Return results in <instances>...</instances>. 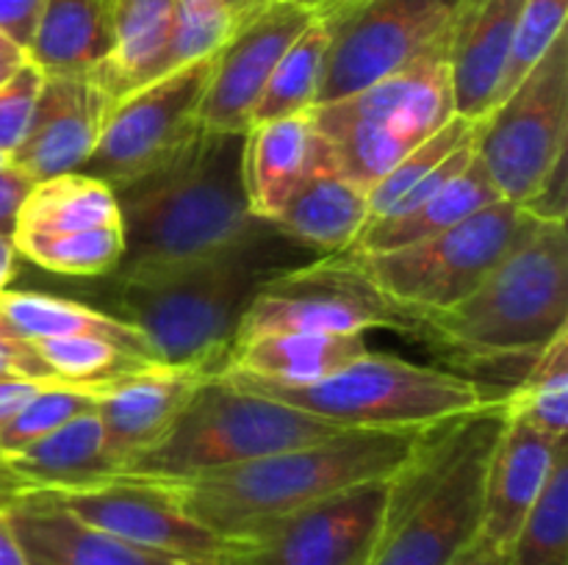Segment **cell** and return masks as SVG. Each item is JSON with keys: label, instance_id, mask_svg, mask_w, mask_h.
Segmentation results:
<instances>
[{"label": "cell", "instance_id": "1", "mask_svg": "<svg viewBox=\"0 0 568 565\" xmlns=\"http://www.w3.org/2000/svg\"><path fill=\"white\" fill-rule=\"evenodd\" d=\"M125 255L114 277L239 253L277 236L244 188V133L200 127L166 164L114 188Z\"/></svg>", "mask_w": 568, "mask_h": 565}, {"label": "cell", "instance_id": "2", "mask_svg": "<svg viewBox=\"0 0 568 565\" xmlns=\"http://www.w3.org/2000/svg\"><path fill=\"white\" fill-rule=\"evenodd\" d=\"M430 430H342L316 443L170 485L186 513L233 548V543L320 499L364 482L392 480Z\"/></svg>", "mask_w": 568, "mask_h": 565}, {"label": "cell", "instance_id": "3", "mask_svg": "<svg viewBox=\"0 0 568 565\" xmlns=\"http://www.w3.org/2000/svg\"><path fill=\"white\" fill-rule=\"evenodd\" d=\"M503 421L499 397L430 430L392 476L386 526L369 565H455L480 541L486 469Z\"/></svg>", "mask_w": 568, "mask_h": 565}, {"label": "cell", "instance_id": "4", "mask_svg": "<svg viewBox=\"0 0 568 565\" xmlns=\"http://www.w3.org/2000/svg\"><path fill=\"white\" fill-rule=\"evenodd\" d=\"M275 238L220 258L114 277L116 316L148 338L161 366H197L220 374L239 319L255 288L286 266Z\"/></svg>", "mask_w": 568, "mask_h": 565}, {"label": "cell", "instance_id": "5", "mask_svg": "<svg viewBox=\"0 0 568 565\" xmlns=\"http://www.w3.org/2000/svg\"><path fill=\"white\" fill-rule=\"evenodd\" d=\"M568 330L566 225L536 222L491 275L447 310L416 316V338L471 363L532 358Z\"/></svg>", "mask_w": 568, "mask_h": 565}, {"label": "cell", "instance_id": "6", "mask_svg": "<svg viewBox=\"0 0 568 565\" xmlns=\"http://www.w3.org/2000/svg\"><path fill=\"white\" fill-rule=\"evenodd\" d=\"M244 391L288 404L338 430H430L499 399L471 377L366 349L327 377L303 386L222 374Z\"/></svg>", "mask_w": 568, "mask_h": 565}, {"label": "cell", "instance_id": "7", "mask_svg": "<svg viewBox=\"0 0 568 565\" xmlns=\"http://www.w3.org/2000/svg\"><path fill=\"white\" fill-rule=\"evenodd\" d=\"M336 424L209 374L172 430L120 476L183 482L336 435Z\"/></svg>", "mask_w": 568, "mask_h": 565}, {"label": "cell", "instance_id": "8", "mask_svg": "<svg viewBox=\"0 0 568 565\" xmlns=\"http://www.w3.org/2000/svg\"><path fill=\"white\" fill-rule=\"evenodd\" d=\"M532 225L510 199H497L430 238L388 249L355 253L377 291L408 316L436 314L469 297Z\"/></svg>", "mask_w": 568, "mask_h": 565}, {"label": "cell", "instance_id": "9", "mask_svg": "<svg viewBox=\"0 0 568 565\" xmlns=\"http://www.w3.org/2000/svg\"><path fill=\"white\" fill-rule=\"evenodd\" d=\"M397 330L416 336V319L394 308L353 249L272 271L239 319L236 343L272 332ZM231 347V349H233Z\"/></svg>", "mask_w": 568, "mask_h": 565}, {"label": "cell", "instance_id": "10", "mask_svg": "<svg viewBox=\"0 0 568 565\" xmlns=\"http://www.w3.org/2000/svg\"><path fill=\"white\" fill-rule=\"evenodd\" d=\"M471 147L499 197L516 205L568 153V33L475 122Z\"/></svg>", "mask_w": 568, "mask_h": 565}, {"label": "cell", "instance_id": "11", "mask_svg": "<svg viewBox=\"0 0 568 565\" xmlns=\"http://www.w3.org/2000/svg\"><path fill=\"white\" fill-rule=\"evenodd\" d=\"M11 242L20 258L53 275H114L125 255L116 192L87 172L33 183L17 210Z\"/></svg>", "mask_w": 568, "mask_h": 565}, {"label": "cell", "instance_id": "12", "mask_svg": "<svg viewBox=\"0 0 568 565\" xmlns=\"http://www.w3.org/2000/svg\"><path fill=\"white\" fill-rule=\"evenodd\" d=\"M460 6L464 0H353L322 17L331 39L316 105L361 92L444 48Z\"/></svg>", "mask_w": 568, "mask_h": 565}, {"label": "cell", "instance_id": "13", "mask_svg": "<svg viewBox=\"0 0 568 565\" xmlns=\"http://www.w3.org/2000/svg\"><path fill=\"white\" fill-rule=\"evenodd\" d=\"M211 59L194 61L116 97L105 109L98 142L81 172L120 188L166 164L200 131Z\"/></svg>", "mask_w": 568, "mask_h": 565}, {"label": "cell", "instance_id": "14", "mask_svg": "<svg viewBox=\"0 0 568 565\" xmlns=\"http://www.w3.org/2000/svg\"><path fill=\"white\" fill-rule=\"evenodd\" d=\"M392 480L364 482L233 543L242 565H369L386 526Z\"/></svg>", "mask_w": 568, "mask_h": 565}, {"label": "cell", "instance_id": "15", "mask_svg": "<svg viewBox=\"0 0 568 565\" xmlns=\"http://www.w3.org/2000/svg\"><path fill=\"white\" fill-rule=\"evenodd\" d=\"M28 493H39L83 524L139 548L189 559H220L231 554V546L222 537L186 513L170 482L111 476L92 485Z\"/></svg>", "mask_w": 568, "mask_h": 565}, {"label": "cell", "instance_id": "16", "mask_svg": "<svg viewBox=\"0 0 568 565\" xmlns=\"http://www.w3.org/2000/svg\"><path fill=\"white\" fill-rule=\"evenodd\" d=\"M311 20L314 14L297 0H270L244 17L211 59L209 86L200 105V127L216 133H247L255 103L272 70Z\"/></svg>", "mask_w": 568, "mask_h": 565}, {"label": "cell", "instance_id": "17", "mask_svg": "<svg viewBox=\"0 0 568 565\" xmlns=\"http://www.w3.org/2000/svg\"><path fill=\"white\" fill-rule=\"evenodd\" d=\"M109 105L92 75H44L33 120L9 164L31 183L81 172Z\"/></svg>", "mask_w": 568, "mask_h": 565}, {"label": "cell", "instance_id": "18", "mask_svg": "<svg viewBox=\"0 0 568 565\" xmlns=\"http://www.w3.org/2000/svg\"><path fill=\"white\" fill-rule=\"evenodd\" d=\"M3 513L28 565H216L222 559H189L139 548L83 524L39 493H9Z\"/></svg>", "mask_w": 568, "mask_h": 565}, {"label": "cell", "instance_id": "19", "mask_svg": "<svg viewBox=\"0 0 568 565\" xmlns=\"http://www.w3.org/2000/svg\"><path fill=\"white\" fill-rule=\"evenodd\" d=\"M209 374L214 371L197 366H150L100 388L94 413L103 421L109 446L122 469L172 430Z\"/></svg>", "mask_w": 568, "mask_h": 565}, {"label": "cell", "instance_id": "20", "mask_svg": "<svg viewBox=\"0 0 568 565\" xmlns=\"http://www.w3.org/2000/svg\"><path fill=\"white\" fill-rule=\"evenodd\" d=\"M566 452L568 438H549L521 415L505 413L486 469V513L480 541L499 548L514 543L521 521L541 496L555 463Z\"/></svg>", "mask_w": 568, "mask_h": 565}, {"label": "cell", "instance_id": "21", "mask_svg": "<svg viewBox=\"0 0 568 565\" xmlns=\"http://www.w3.org/2000/svg\"><path fill=\"white\" fill-rule=\"evenodd\" d=\"M525 0H464L447 44L455 114L477 122L499 103Z\"/></svg>", "mask_w": 568, "mask_h": 565}, {"label": "cell", "instance_id": "22", "mask_svg": "<svg viewBox=\"0 0 568 565\" xmlns=\"http://www.w3.org/2000/svg\"><path fill=\"white\" fill-rule=\"evenodd\" d=\"M369 219V192L338 170L320 136L314 164L286 199L275 227L303 249L333 255L353 249Z\"/></svg>", "mask_w": 568, "mask_h": 565}, {"label": "cell", "instance_id": "23", "mask_svg": "<svg viewBox=\"0 0 568 565\" xmlns=\"http://www.w3.org/2000/svg\"><path fill=\"white\" fill-rule=\"evenodd\" d=\"M120 471L103 421L89 410L0 460V491L6 496L20 491H64L111 480Z\"/></svg>", "mask_w": 568, "mask_h": 565}, {"label": "cell", "instance_id": "24", "mask_svg": "<svg viewBox=\"0 0 568 565\" xmlns=\"http://www.w3.org/2000/svg\"><path fill=\"white\" fill-rule=\"evenodd\" d=\"M320 136L308 114L258 122L244 133V188L253 214L275 225L316 158Z\"/></svg>", "mask_w": 568, "mask_h": 565}, {"label": "cell", "instance_id": "25", "mask_svg": "<svg viewBox=\"0 0 568 565\" xmlns=\"http://www.w3.org/2000/svg\"><path fill=\"white\" fill-rule=\"evenodd\" d=\"M114 48V0H44L28 42L42 75H92Z\"/></svg>", "mask_w": 568, "mask_h": 565}, {"label": "cell", "instance_id": "26", "mask_svg": "<svg viewBox=\"0 0 568 565\" xmlns=\"http://www.w3.org/2000/svg\"><path fill=\"white\" fill-rule=\"evenodd\" d=\"M366 349V338L355 332H272L236 343L220 374L303 386L327 377Z\"/></svg>", "mask_w": 568, "mask_h": 565}, {"label": "cell", "instance_id": "27", "mask_svg": "<svg viewBox=\"0 0 568 565\" xmlns=\"http://www.w3.org/2000/svg\"><path fill=\"white\" fill-rule=\"evenodd\" d=\"M497 199H503L499 197L497 186H494L491 177L486 175V170H483V164L477 161V155L471 153L469 164H466L458 175H453L447 183H442L436 192L427 194V197L422 199V203H416L414 208L388 216V219L372 222V225L361 233L358 242L353 244V253H388V249L408 247V244L430 238L436 236V233L447 230V227L458 225L466 216L477 214V210L497 203Z\"/></svg>", "mask_w": 568, "mask_h": 565}, {"label": "cell", "instance_id": "28", "mask_svg": "<svg viewBox=\"0 0 568 565\" xmlns=\"http://www.w3.org/2000/svg\"><path fill=\"white\" fill-rule=\"evenodd\" d=\"M178 0H114V48L92 72L109 103L159 78Z\"/></svg>", "mask_w": 568, "mask_h": 565}, {"label": "cell", "instance_id": "29", "mask_svg": "<svg viewBox=\"0 0 568 565\" xmlns=\"http://www.w3.org/2000/svg\"><path fill=\"white\" fill-rule=\"evenodd\" d=\"M0 314L9 319V325L20 336L31 338V341L53 336H92L116 343V347L136 355V358L159 363L153 358V349H150L148 338L131 321L120 319L116 314L94 310L89 305L75 302V299L55 297V294L42 291H14V288H9V291L0 294Z\"/></svg>", "mask_w": 568, "mask_h": 565}, {"label": "cell", "instance_id": "30", "mask_svg": "<svg viewBox=\"0 0 568 565\" xmlns=\"http://www.w3.org/2000/svg\"><path fill=\"white\" fill-rule=\"evenodd\" d=\"M327 25L322 20H311L305 31L294 39L272 70L264 92L253 111V125L283 116L308 114L320 100L322 75H325L327 55ZM250 125V127H253Z\"/></svg>", "mask_w": 568, "mask_h": 565}, {"label": "cell", "instance_id": "31", "mask_svg": "<svg viewBox=\"0 0 568 565\" xmlns=\"http://www.w3.org/2000/svg\"><path fill=\"white\" fill-rule=\"evenodd\" d=\"M503 408L549 438H568V330L532 355L521 380L503 393Z\"/></svg>", "mask_w": 568, "mask_h": 565}, {"label": "cell", "instance_id": "32", "mask_svg": "<svg viewBox=\"0 0 568 565\" xmlns=\"http://www.w3.org/2000/svg\"><path fill=\"white\" fill-rule=\"evenodd\" d=\"M510 565H568V452L508 546Z\"/></svg>", "mask_w": 568, "mask_h": 565}, {"label": "cell", "instance_id": "33", "mask_svg": "<svg viewBox=\"0 0 568 565\" xmlns=\"http://www.w3.org/2000/svg\"><path fill=\"white\" fill-rule=\"evenodd\" d=\"M37 349L53 369L59 382L81 388H105L128 374L150 369V360L125 352L116 343L92 336H53L37 338Z\"/></svg>", "mask_w": 568, "mask_h": 565}, {"label": "cell", "instance_id": "34", "mask_svg": "<svg viewBox=\"0 0 568 565\" xmlns=\"http://www.w3.org/2000/svg\"><path fill=\"white\" fill-rule=\"evenodd\" d=\"M236 25L227 0H178L172 33L159 61V78L200 59H211Z\"/></svg>", "mask_w": 568, "mask_h": 565}, {"label": "cell", "instance_id": "35", "mask_svg": "<svg viewBox=\"0 0 568 565\" xmlns=\"http://www.w3.org/2000/svg\"><path fill=\"white\" fill-rule=\"evenodd\" d=\"M100 388H81V386H44L28 399L20 408V413L3 427L0 432V460L9 454L20 452L28 443L50 435L67 421L78 419L81 413L94 410Z\"/></svg>", "mask_w": 568, "mask_h": 565}, {"label": "cell", "instance_id": "36", "mask_svg": "<svg viewBox=\"0 0 568 565\" xmlns=\"http://www.w3.org/2000/svg\"><path fill=\"white\" fill-rule=\"evenodd\" d=\"M566 17L568 0H525L519 22H516L514 50H510L499 100L538 64V59L558 42V37H564Z\"/></svg>", "mask_w": 568, "mask_h": 565}, {"label": "cell", "instance_id": "37", "mask_svg": "<svg viewBox=\"0 0 568 565\" xmlns=\"http://www.w3.org/2000/svg\"><path fill=\"white\" fill-rule=\"evenodd\" d=\"M42 70L28 61L17 75L0 83V150L6 155L14 153L26 138L39 92H42Z\"/></svg>", "mask_w": 568, "mask_h": 565}, {"label": "cell", "instance_id": "38", "mask_svg": "<svg viewBox=\"0 0 568 565\" xmlns=\"http://www.w3.org/2000/svg\"><path fill=\"white\" fill-rule=\"evenodd\" d=\"M0 380H26L42 386H64L39 355L31 338L20 336L0 314Z\"/></svg>", "mask_w": 568, "mask_h": 565}, {"label": "cell", "instance_id": "39", "mask_svg": "<svg viewBox=\"0 0 568 565\" xmlns=\"http://www.w3.org/2000/svg\"><path fill=\"white\" fill-rule=\"evenodd\" d=\"M530 219L547 225H566L568 216V153L560 155L552 170L541 177L530 197L519 205Z\"/></svg>", "mask_w": 568, "mask_h": 565}, {"label": "cell", "instance_id": "40", "mask_svg": "<svg viewBox=\"0 0 568 565\" xmlns=\"http://www.w3.org/2000/svg\"><path fill=\"white\" fill-rule=\"evenodd\" d=\"M44 0H0V31L28 48Z\"/></svg>", "mask_w": 568, "mask_h": 565}, {"label": "cell", "instance_id": "41", "mask_svg": "<svg viewBox=\"0 0 568 565\" xmlns=\"http://www.w3.org/2000/svg\"><path fill=\"white\" fill-rule=\"evenodd\" d=\"M31 186L33 183L20 170H14L11 164L0 166V233H6V236H11V230H14L17 210H20Z\"/></svg>", "mask_w": 568, "mask_h": 565}, {"label": "cell", "instance_id": "42", "mask_svg": "<svg viewBox=\"0 0 568 565\" xmlns=\"http://www.w3.org/2000/svg\"><path fill=\"white\" fill-rule=\"evenodd\" d=\"M44 388L42 382H26V380H0V432L3 427L20 413L22 404L33 397V393Z\"/></svg>", "mask_w": 568, "mask_h": 565}, {"label": "cell", "instance_id": "43", "mask_svg": "<svg viewBox=\"0 0 568 565\" xmlns=\"http://www.w3.org/2000/svg\"><path fill=\"white\" fill-rule=\"evenodd\" d=\"M28 64V50L20 42L9 37L6 31H0V83L9 81L11 75L22 70Z\"/></svg>", "mask_w": 568, "mask_h": 565}, {"label": "cell", "instance_id": "44", "mask_svg": "<svg viewBox=\"0 0 568 565\" xmlns=\"http://www.w3.org/2000/svg\"><path fill=\"white\" fill-rule=\"evenodd\" d=\"M455 565H510V557H508V548H499L486 541H477L475 546H471Z\"/></svg>", "mask_w": 568, "mask_h": 565}, {"label": "cell", "instance_id": "45", "mask_svg": "<svg viewBox=\"0 0 568 565\" xmlns=\"http://www.w3.org/2000/svg\"><path fill=\"white\" fill-rule=\"evenodd\" d=\"M0 565H28L20 543H17L14 532H11L9 518H6L3 504H0Z\"/></svg>", "mask_w": 568, "mask_h": 565}, {"label": "cell", "instance_id": "46", "mask_svg": "<svg viewBox=\"0 0 568 565\" xmlns=\"http://www.w3.org/2000/svg\"><path fill=\"white\" fill-rule=\"evenodd\" d=\"M17 264H20V255H17L14 242H11V236L0 233V294L11 288V280L17 275Z\"/></svg>", "mask_w": 568, "mask_h": 565}, {"label": "cell", "instance_id": "47", "mask_svg": "<svg viewBox=\"0 0 568 565\" xmlns=\"http://www.w3.org/2000/svg\"><path fill=\"white\" fill-rule=\"evenodd\" d=\"M297 3L305 6L311 14L320 17V20H322V17H327V14H333V11L344 9V6L353 3V0H297Z\"/></svg>", "mask_w": 568, "mask_h": 565}, {"label": "cell", "instance_id": "48", "mask_svg": "<svg viewBox=\"0 0 568 565\" xmlns=\"http://www.w3.org/2000/svg\"><path fill=\"white\" fill-rule=\"evenodd\" d=\"M270 0H227V6L233 9V14H236V22H242L244 17H250L253 11H258L261 6H266Z\"/></svg>", "mask_w": 568, "mask_h": 565}, {"label": "cell", "instance_id": "49", "mask_svg": "<svg viewBox=\"0 0 568 565\" xmlns=\"http://www.w3.org/2000/svg\"><path fill=\"white\" fill-rule=\"evenodd\" d=\"M216 565H242V563H239V559L233 557V554H225V557H222Z\"/></svg>", "mask_w": 568, "mask_h": 565}, {"label": "cell", "instance_id": "50", "mask_svg": "<svg viewBox=\"0 0 568 565\" xmlns=\"http://www.w3.org/2000/svg\"><path fill=\"white\" fill-rule=\"evenodd\" d=\"M6 164H9V155H6L3 150H0V166H6Z\"/></svg>", "mask_w": 568, "mask_h": 565}, {"label": "cell", "instance_id": "51", "mask_svg": "<svg viewBox=\"0 0 568 565\" xmlns=\"http://www.w3.org/2000/svg\"><path fill=\"white\" fill-rule=\"evenodd\" d=\"M6 502V493L3 491H0V504H3Z\"/></svg>", "mask_w": 568, "mask_h": 565}]
</instances>
